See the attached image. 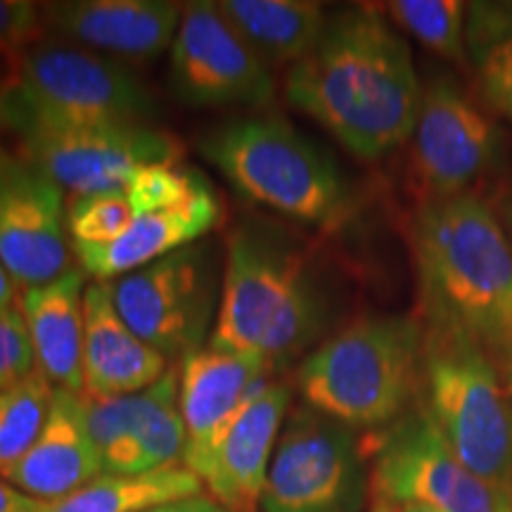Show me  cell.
<instances>
[{
	"label": "cell",
	"mask_w": 512,
	"mask_h": 512,
	"mask_svg": "<svg viewBox=\"0 0 512 512\" xmlns=\"http://www.w3.org/2000/svg\"><path fill=\"white\" fill-rule=\"evenodd\" d=\"M145 512H233L226 505H221L216 498L207 494H197L190 498H181V501H171L164 505H157V508L145 510Z\"/></svg>",
	"instance_id": "obj_33"
},
{
	"label": "cell",
	"mask_w": 512,
	"mask_h": 512,
	"mask_svg": "<svg viewBox=\"0 0 512 512\" xmlns=\"http://www.w3.org/2000/svg\"><path fill=\"white\" fill-rule=\"evenodd\" d=\"M290 406L292 387L283 380L268 377L254 389L223 432L202 479L211 498L233 512H256Z\"/></svg>",
	"instance_id": "obj_17"
},
{
	"label": "cell",
	"mask_w": 512,
	"mask_h": 512,
	"mask_svg": "<svg viewBox=\"0 0 512 512\" xmlns=\"http://www.w3.org/2000/svg\"><path fill=\"white\" fill-rule=\"evenodd\" d=\"M62 188L0 145V264L17 285H48L72 271Z\"/></svg>",
	"instance_id": "obj_13"
},
{
	"label": "cell",
	"mask_w": 512,
	"mask_h": 512,
	"mask_svg": "<svg viewBox=\"0 0 512 512\" xmlns=\"http://www.w3.org/2000/svg\"><path fill=\"white\" fill-rule=\"evenodd\" d=\"M491 358H494L498 373H501L505 387H508V392L512 396V339L508 344H505V347L498 349Z\"/></svg>",
	"instance_id": "obj_34"
},
{
	"label": "cell",
	"mask_w": 512,
	"mask_h": 512,
	"mask_svg": "<svg viewBox=\"0 0 512 512\" xmlns=\"http://www.w3.org/2000/svg\"><path fill=\"white\" fill-rule=\"evenodd\" d=\"M43 503L38 498L24 494L12 486L8 479L0 477V512H41Z\"/></svg>",
	"instance_id": "obj_32"
},
{
	"label": "cell",
	"mask_w": 512,
	"mask_h": 512,
	"mask_svg": "<svg viewBox=\"0 0 512 512\" xmlns=\"http://www.w3.org/2000/svg\"><path fill=\"white\" fill-rule=\"evenodd\" d=\"M387 19L446 60L465 55V3L460 0H394Z\"/></svg>",
	"instance_id": "obj_26"
},
{
	"label": "cell",
	"mask_w": 512,
	"mask_h": 512,
	"mask_svg": "<svg viewBox=\"0 0 512 512\" xmlns=\"http://www.w3.org/2000/svg\"><path fill=\"white\" fill-rule=\"evenodd\" d=\"M169 83L176 100L195 110H261L275 100L268 62L235 34L209 0L183 8L181 27L171 43Z\"/></svg>",
	"instance_id": "obj_11"
},
{
	"label": "cell",
	"mask_w": 512,
	"mask_h": 512,
	"mask_svg": "<svg viewBox=\"0 0 512 512\" xmlns=\"http://www.w3.org/2000/svg\"><path fill=\"white\" fill-rule=\"evenodd\" d=\"M422 389L434 425L460 463L512 501V396L494 358L475 339L425 328Z\"/></svg>",
	"instance_id": "obj_7"
},
{
	"label": "cell",
	"mask_w": 512,
	"mask_h": 512,
	"mask_svg": "<svg viewBox=\"0 0 512 512\" xmlns=\"http://www.w3.org/2000/svg\"><path fill=\"white\" fill-rule=\"evenodd\" d=\"M48 38L43 10L29 0H0V81L10 79L36 43Z\"/></svg>",
	"instance_id": "obj_29"
},
{
	"label": "cell",
	"mask_w": 512,
	"mask_h": 512,
	"mask_svg": "<svg viewBox=\"0 0 512 512\" xmlns=\"http://www.w3.org/2000/svg\"><path fill=\"white\" fill-rule=\"evenodd\" d=\"M368 512H396V510L392 508V505H387V503H382V501H375V505Z\"/></svg>",
	"instance_id": "obj_37"
},
{
	"label": "cell",
	"mask_w": 512,
	"mask_h": 512,
	"mask_svg": "<svg viewBox=\"0 0 512 512\" xmlns=\"http://www.w3.org/2000/svg\"><path fill=\"white\" fill-rule=\"evenodd\" d=\"M275 373L278 368L266 358L211 347H202L183 358L178 375V408L188 432L183 465L190 472L204 479L230 420L254 389Z\"/></svg>",
	"instance_id": "obj_15"
},
{
	"label": "cell",
	"mask_w": 512,
	"mask_h": 512,
	"mask_svg": "<svg viewBox=\"0 0 512 512\" xmlns=\"http://www.w3.org/2000/svg\"><path fill=\"white\" fill-rule=\"evenodd\" d=\"M396 512H439L430 508V505H420V503H406V505H399V508H394Z\"/></svg>",
	"instance_id": "obj_36"
},
{
	"label": "cell",
	"mask_w": 512,
	"mask_h": 512,
	"mask_svg": "<svg viewBox=\"0 0 512 512\" xmlns=\"http://www.w3.org/2000/svg\"><path fill=\"white\" fill-rule=\"evenodd\" d=\"M413 171L430 200L463 195L494 164L498 133L491 119L446 76L422 88L413 128Z\"/></svg>",
	"instance_id": "obj_14"
},
{
	"label": "cell",
	"mask_w": 512,
	"mask_h": 512,
	"mask_svg": "<svg viewBox=\"0 0 512 512\" xmlns=\"http://www.w3.org/2000/svg\"><path fill=\"white\" fill-rule=\"evenodd\" d=\"M216 8L268 64L299 62L323 36L328 15L311 0H219Z\"/></svg>",
	"instance_id": "obj_22"
},
{
	"label": "cell",
	"mask_w": 512,
	"mask_h": 512,
	"mask_svg": "<svg viewBox=\"0 0 512 512\" xmlns=\"http://www.w3.org/2000/svg\"><path fill=\"white\" fill-rule=\"evenodd\" d=\"M204 183L207 181L195 169L183 166V162H159L140 166L124 192L138 219V216L181 207Z\"/></svg>",
	"instance_id": "obj_27"
},
{
	"label": "cell",
	"mask_w": 512,
	"mask_h": 512,
	"mask_svg": "<svg viewBox=\"0 0 512 512\" xmlns=\"http://www.w3.org/2000/svg\"><path fill=\"white\" fill-rule=\"evenodd\" d=\"M200 152L254 204L313 228H337L349 216L342 171L280 114L230 119L200 138Z\"/></svg>",
	"instance_id": "obj_5"
},
{
	"label": "cell",
	"mask_w": 512,
	"mask_h": 512,
	"mask_svg": "<svg viewBox=\"0 0 512 512\" xmlns=\"http://www.w3.org/2000/svg\"><path fill=\"white\" fill-rule=\"evenodd\" d=\"M157 102L136 74L110 57L43 38L0 81V131L147 126Z\"/></svg>",
	"instance_id": "obj_6"
},
{
	"label": "cell",
	"mask_w": 512,
	"mask_h": 512,
	"mask_svg": "<svg viewBox=\"0 0 512 512\" xmlns=\"http://www.w3.org/2000/svg\"><path fill=\"white\" fill-rule=\"evenodd\" d=\"M219 197L204 183L181 207L138 216L124 235L107 245H72L81 271L107 283L145 268L178 249L195 245L221 223Z\"/></svg>",
	"instance_id": "obj_20"
},
{
	"label": "cell",
	"mask_w": 512,
	"mask_h": 512,
	"mask_svg": "<svg viewBox=\"0 0 512 512\" xmlns=\"http://www.w3.org/2000/svg\"><path fill=\"white\" fill-rule=\"evenodd\" d=\"M202 489V479L185 465L145 475H100L74 494L46 501L41 512H145Z\"/></svg>",
	"instance_id": "obj_24"
},
{
	"label": "cell",
	"mask_w": 512,
	"mask_h": 512,
	"mask_svg": "<svg viewBox=\"0 0 512 512\" xmlns=\"http://www.w3.org/2000/svg\"><path fill=\"white\" fill-rule=\"evenodd\" d=\"M15 304V280L10 278L5 266L0 264V309Z\"/></svg>",
	"instance_id": "obj_35"
},
{
	"label": "cell",
	"mask_w": 512,
	"mask_h": 512,
	"mask_svg": "<svg viewBox=\"0 0 512 512\" xmlns=\"http://www.w3.org/2000/svg\"><path fill=\"white\" fill-rule=\"evenodd\" d=\"M119 316L166 361L202 349L221 302L223 271L209 242L178 249L107 283Z\"/></svg>",
	"instance_id": "obj_9"
},
{
	"label": "cell",
	"mask_w": 512,
	"mask_h": 512,
	"mask_svg": "<svg viewBox=\"0 0 512 512\" xmlns=\"http://www.w3.org/2000/svg\"><path fill=\"white\" fill-rule=\"evenodd\" d=\"M15 155L74 197L126 190L140 166L181 162V140L152 126L29 128Z\"/></svg>",
	"instance_id": "obj_12"
},
{
	"label": "cell",
	"mask_w": 512,
	"mask_h": 512,
	"mask_svg": "<svg viewBox=\"0 0 512 512\" xmlns=\"http://www.w3.org/2000/svg\"><path fill=\"white\" fill-rule=\"evenodd\" d=\"M370 491L356 430L304 406L287 415L275 446L261 512H361Z\"/></svg>",
	"instance_id": "obj_8"
},
{
	"label": "cell",
	"mask_w": 512,
	"mask_h": 512,
	"mask_svg": "<svg viewBox=\"0 0 512 512\" xmlns=\"http://www.w3.org/2000/svg\"><path fill=\"white\" fill-rule=\"evenodd\" d=\"M413 254L430 328L475 339L491 356L512 339V249L501 223L472 192L427 200Z\"/></svg>",
	"instance_id": "obj_3"
},
{
	"label": "cell",
	"mask_w": 512,
	"mask_h": 512,
	"mask_svg": "<svg viewBox=\"0 0 512 512\" xmlns=\"http://www.w3.org/2000/svg\"><path fill=\"white\" fill-rule=\"evenodd\" d=\"M36 370L29 328L17 304L0 309V392L15 387Z\"/></svg>",
	"instance_id": "obj_30"
},
{
	"label": "cell",
	"mask_w": 512,
	"mask_h": 512,
	"mask_svg": "<svg viewBox=\"0 0 512 512\" xmlns=\"http://www.w3.org/2000/svg\"><path fill=\"white\" fill-rule=\"evenodd\" d=\"M425 328L411 316L361 318L299 363L297 389L313 411L375 430L399 420L422 384Z\"/></svg>",
	"instance_id": "obj_4"
},
{
	"label": "cell",
	"mask_w": 512,
	"mask_h": 512,
	"mask_svg": "<svg viewBox=\"0 0 512 512\" xmlns=\"http://www.w3.org/2000/svg\"><path fill=\"white\" fill-rule=\"evenodd\" d=\"M510 505H512V501H510Z\"/></svg>",
	"instance_id": "obj_40"
},
{
	"label": "cell",
	"mask_w": 512,
	"mask_h": 512,
	"mask_svg": "<svg viewBox=\"0 0 512 512\" xmlns=\"http://www.w3.org/2000/svg\"><path fill=\"white\" fill-rule=\"evenodd\" d=\"M498 512H512V505L510 503H503L501 508H498Z\"/></svg>",
	"instance_id": "obj_38"
},
{
	"label": "cell",
	"mask_w": 512,
	"mask_h": 512,
	"mask_svg": "<svg viewBox=\"0 0 512 512\" xmlns=\"http://www.w3.org/2000/svg\"><path fill=\"white\" fill-rule=\"evenodd\" d=\"M0 401H3V392H0Z\"/></svg>",
	"instance_id": "obj_39"
},
{
	"label": "cell",
	"mask_w": 512,
	"mask_h": 512,
	"mask_svg": "<svg viewBox=\"0 0 512 512\" xmlns=\"http://www.w3.org/2000/svg\"><path fill=\"white\" fill-rule=\"evenodd\" d=\"M328 320L316 268L290 235L261 221L230 233L211 349L261 356L280 370L316 344Z\"/></svg>",
	"instance_id": "obj_2"
},
{
	"label": "cell",
	"mask_w": 512,
	"mask_h": 512,
	"mask_svg": "<svg viewBox=\"0 0 512 512\" xmlns=\"http://www.w3.org/2000/svg\"><path fill=\"white\" fill-rule=\"evenodd\" d=\"M169 0H64L41 3L48 34L126 62L157 60L171 50L183 17Z\"/></svg>",
	"instance_id": "obj_16"
},
{
	"label": "cell",
	"mask_w": 512,
	"mask_h": 512,
	"mask_svg": "<svg viewBox=\"0 0 512 512\" xmlns=\"http://www.w3.org/2000/svg\"><path fill=\"white\" fill-rule=\"evenodd\" d=\"M370 486L375 501L392 508L420 503L439 512H498L505 503L460 463L427 411L401 415L377 434Z\"/></svg>",
	"instance_id": "obj_10"
},
{
	"label": "cell",
	"mask_w": 512,
	"mask_h": 512,
	"mask_svg": "<svg viewBox=\"0 0 512 512\" xmlns=\"http://www.w3.org/2000/svg\"><path fill=\"white\" fill-rule=\"evenodd\" d=\"M86 273L72 268L48 285L27 287L19 297L29 328L36 370L55 389L83 392V292Z\"/></svg>",
	"instance_id": "obj_21"
},
{
	"label": "cell",
	"mask_w": 512,
	"mask_h": 512,
	"mask_svg": "<svg viewBox=\"0 0 512 512\" xmlns=\"http://www.w3.org/2000/svg\"><path fill=\"white\" fill-rule=\"evenodd\" d=\"M55 387L34 370L15 387L5 389L0 401V477L27 456L46 425Z\"/></svg>",
	"instance_id": "obj_25"
},
{
	"label": "cell",
	"mask_w": 512,
	"mask_h": 512,
	"mask_svg": "<svg viewBox=\"0 0 512 512\" xmlns=\"http://www.w3.org/2000/svg\"><path fill=\"white\" fill-rule=\"evenodd\" d=\"M88 432L102 460V475H143L138 434L150 413L178 394V375L169 370L162 380L138 394L93 396L79 392Z\"/></svg>",
	"instance_id": "obj_23"
},
{
	"label": "cell",
	"mask_w": 512,
	"mask_h": 512,
	"mask_svg": "<svg viewBox=\"0 0 512 512\" xmlns=\"http://www.w3.org/2000/svg\"><path fill=\"white\" fill-rule=\"evenodd\" d=\"M166 373L169 361L128 328L107 283H88L83 292V392L138 394Z\"/></svg>",
	"instance_id": "obj_19"
},
{
	"label": "cell",
	"mask_w": 512,
	"mask_h": 512,
	"mask_svg": "<svg viewBox=\"0 0 512 512\" xmlns=\"http://www.w3.org/2000/svg\"><path fill=\"white\" fill-rule=\"evenodd\" d=\"M285 95L351 155L373 162L411 140L422 86L387 15L358 5L328 17L320 41L287 72Z\"/></svg>",
	"instance_id": "obj_1"
},
{
	"label": "cell",
	"mask_w": 512,
	"mask_h": 512,
	"mask_svg": "<svg viewBox=\"0 0 512 512\" xmlns=\"http://www.w3.org/2000/svg\"><path fill=\"white\" fill-rule=\"evenodd\" d=\"M482 93L496 112L512 121V38L494 43L484 53Z\"/></svg>",
	"instance_id": "obj_31"
},
{
	"label": "cell",
	"mask_w": 512,
	"mask_h": 512,
	"mask_svg": "<svg viewBox=\"0 0 512 512\" xmlns=\"http://www.w3.org/2000/svg\"><path fill=\"white\" fill-rule=\"evenodd\" d=\"M136 221L124 190L79 195L67 204V230L72 245H107Z\"/></svg>",
	"instance_id": "obj_28"
},
{
	"label": "cell",
	"mask_w": 512,
	"mask_h": 512,
	"mask_svg": "<svg viewBox=\"0 0 512 512\" xmlns=\"http://www.w3.org/2000/svg\"><path fill=\"white\" fill-rule=\"evenodd\" d=\"M100 475L102 460L88 432L81 394L55 389L41 434L3 479L38 501H57Z\"/></svg>",
	"instance_id": "obj_18"
}]
</instances>
